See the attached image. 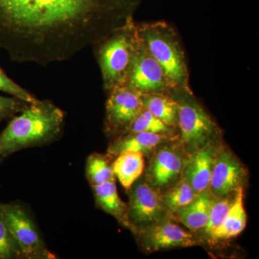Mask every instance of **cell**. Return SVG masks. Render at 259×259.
Wrapping results in <instances>:
<instances>
[{"instance_id": "obj_1", "label": "cell", "mask_w": 259, "mask_h": 259, "mask_svg": "<svg viewBox=\"0 0 259 259\" xmlns=\"http://www.w3.org/2000/svg\"><path fill=\"white\" fill-rule=\"evenodd\" d=\"M141 0H0V49L14 62L70 60L132 18Z\"/></svg>"}, {"instance_id": "obj_2", "label": "cell", "mask_w": 259, "mask_h": 259, "mask_svg": "<svg viewBox=\"0 0 259 259\" xmlns=\"http://www.w3.org/2000/svg\"><path fill=\"white\" fill-rule=\"evenodd\" d=\"M64 120V112L50 100L30 103L0 133V161L22 150L55 141L62 134Z\"/></svg>"}, {"instance_id": "obj_3", "label": "cell", "mask_w": 259, "mask_h": 259, "mask_svg": "<svg viewBox=\"0 0 259 259\" xmlns=\"http://www.w3.org/2000/svg\"><path fill=\"white\" fill-rule=\"evenodd\" d=\"M140 44L137 25L132 17L93 46L107 93L125 85Z\"/></svg>"}, {"instance_id": "obj_4", "label": "cell", "mask_w": 259, "mask_h": 259, "mask_svg": "<svg viewBox=\"0 0 259 259\" xmlns=\"http://www.w3.org/2000/svg\"><path fill=\"white\" fill-rule=\"evenodd\" d=\"M140 38L161 65L175 91H190L185 52L176 30L166 22L137 25Z\"/></svg>"}, {"instance_id": "obj_5", "label": "cell", "mask_w": 259, "mask_h": 259, "mask_svg": "<svg viewBox=\"0 0 259 259\" xmlns=\"http://www.w3.org/2000/svg\"><path fill=\"white\" fill-rule=\"evenodd\" d=\"M180 97L178 103V125L186 149L193 153L212 141L218 127L203 107L191 97V92L177 90Z\"/></svg>"}, {"instance_id": "obj_6", "label": "cell", "mask_w": 259, "mask_h": 259, "mask_svg": "<svg viewBox=\"0 0 259 259\" xmlns=\"http://www.w3.org/2000/svg\"><path fill=\"white\" fill-rule=\"evenodd\" d=\"M0 213L20 249L22 258H56L48 249L35 223L23 205L0 202Z\"/></svg>"}, {"instance_id": "obj_7", "label": "cell", "mask_w": 259, "mask_h": 259, "mask_svg": "<svg viewBox=\"0 0 259 259\" xmlns=\"http://www.w3.org/2000/svg\"><path fill=\"white\" fill-rule=\"evenodd\" d=\"M125 85L141 95H166L175 92L161 65L150 54L141 40Z\"/></svg>"}, {"instance_id": "obj_8", "label": "cell", "mask_w": 259, "mask_h": 259, "mask_svg": "<svg viewBox=\"0 0 259 259\" xmlns=\"http://www.w3.org/2000/svg\"><path fill=\"white\" fill-rule=\"evenodd\" d=\"M142 95L122 85L108 93L105 105V125L112 134L123 135L144 110Z\"/></svg>"}, {"instance_id": "obj_9", "label": "cell", "mask_w": 259, "mask_h": 259, "mask_svg": "<svg viewBox=\"0 0 259 259\" xmlns=\"http://www.w3.org/2000/svg\"><path fill=\"white\" fill-rule=\"evenodd\" d=\"M128 190L127 219L131 229L146 228L163 220L166 207L157 191L144 182L134 184Z\"/></svg>"}, {"instance_id": "obj_10", "label": "cell", "mask_w": 259, "mask_h": 259, "mask_svg": "<svg viewBox=\"0 0 259 259\" xmlns=\"http://www.w3.org/2000/svg\"><path fill=\"white\" fill-rule=\"evenodd\" d=\"M245 176L244 168L231 153L218 152L211 175L209 190L215 197H226L241 188Z\"/></svg>"}, {"instance_id": "obj_11", "label": "cell", "mask_w": 259, "mask_h": 259, "mask_svg": "<svg viewBox=\"0 0 259 259\" xmlns=\"http://www.w3.org/2000/svg\"><path fill=\"white\" fill-rule=\"evenodd\" d=\"M144 230L143 241L148 249L158 250L177 247H190L196 244L193 236L180 226L169 221L159 222Z\"/></svg>"}, {"instance_id": "obj_12", "label": "cell", "mask_w": 259, "mask_h": 259, "mask_svg": "<svg viewBox=\"0 0 259 259\" xmlns=\"http://www.w3.org/2000/svg\"><path fill=\"white\" fill-rule=\"evenodd\" d=\"M218 151L212 141L192 153L183 168V178L197 194L209 187L211 175Z\"/></svg>"}, {"instance_id": "obj_13", "label": "cell", "mask_w": 259, "mask_h": 259, "mask_svg": "<svg viewBox=\"0 0 259 259\" xmlns=\"http://www.w3.org/2000/svg\"><path fill=\"white\" fill-rule=\"evenodd\" d=\"M182 156L171 148H161L155 155L149 170L151 185L164 189L177 180L184 168Z\"/></svg>"}, {"instance_id": "obj_14", "label": "cell", "mask_w": 259, "mask_h": 259, "mask_svg": "<svg viewBox=\"0 0 259 259\" xmlns=\"http://www.w3.org/2000/svg\"><path fill=\"white\" fill-rule=\"evenodd\" d=\"M215 196L210 190L197 194L192 202L174 212L177 219L192 231L203 229L207 225Z\"/></svg>"}, {"instance_id": "obj_15", "label": "cell", "mask_w": 259, "mask_h": 259, "mask_svg": "<svg viewBox=\"0 0 259 259\" xmlns=\"http://www.w3.org/2000/svg\"><path fill=\"white\" fill-rule=\"evenodd\" d=\"M165 139V135L146 132L128 133L121 135L109 146L107 156L115 158L123 152H149Z\"/></svg>"}, {"instance_id": "obj_16", "label": "cell", "mask_w": 259, "mask_h": 259, "mask_svg": "<svg viewBox=\"0 0 259 259\" xmlns=\"http://www.w3.org/2000/svg\"><path fill=\"white\" fill-rule=\"evenodd\" d=\"M92 187L97 205L107 214L115 218L121 224L131 228L127 219V204L119 196L115 179Z\"/></svg>"}, {"instance_id": "obj_17", "label": "cell", "mask_w": 259, "mask_h": 259, "mask_svg": "<svg viewBox=\"0 0 259 259\" xmlns=\"http://www.w3.org/2000/svg\"><path fill=\"white\" fill-rule=\"evenodd\" d=\"M236 193L234 200L232 202L222 224L210 236L212 239H228L238 236L245 229L247 218L243 207V190L239 188Z\"/></svg>"}, {"instance_id": "obj_18", "label": "cell", "mask_w": 259, "mask_h": 259, "mask_svg": "<svg viewBox=\"0 0 259 259\" xmlns=\"http://www.w3.org/2000/svg\"><path fill=\"white\" fill-rule=\"evenodd\" d=\"M112 167L114 175L122 187L129 190L144 171V154L139 152L120 153L116 156Z\"/></svg>"}, {"instance_id": "obj_19", "label": "cell", "mask_w": 259, "mask_h": 259, "mask_svg": "<svg viewBox=\"0 0 259 259\" xmlns=\"http://www.w3.org/2000/svg\"><path fill=\"white\" fill-rule=\"evenodd\" d=\"M144 108L170 127L178 125V103L164 94L142 95Z\"/></svg>"}, {"instance_id": "obj_20", "label": "cell", "mask_w": 259, "mask_h": 259, "mask_svg": "<svg viewBox=\"0 0 259 259\" xmlns=\"http://www.w3.org/2000/svg\"><path fill=\"white\" fill-rule=\"evenodd\" d=\"M108 156L93 153L87 160L86 176L92 187L102 185L108 181L114 180L112 163Z\"/></svg>"}, {"instance_id": "obj_21", "label": "cell", "mask_w": 259, "mask_h": 259, "mask_svg": "<svg viewBox=\"0 0 259 259\" xmlns=\"http://www.w3.org/2000/svg\"><path fill=\"white\" fill-rule=\"evenodd\" d=\"M197 194L185 179L182 178L179 183L167 192L163 204L166 208L175 212L193 201Z\"/></svg>"}, {"instance_id": "obj_22", "label": "cell", "mask_w": 259, "mask_h": 259, "mask_svg": "<svg viewBox=\"0 0 259 259\" xmlns=\"http://www.w3.org/2000/svg\"><path fill=\"white\" fill-rule=\"evenodd\" d=\"M137 132L151 133L166 136L171 134V127L155 117L147 109L144 108L142 112L135 119L126 134Z\"/></svg>"}, {"instance_id": "obj_23", "label": "cell", "mask_w": 259, "mask_h": 259, "mask_svg": "<svg viewBox=\"0 0 259 259\" xmlns=\"http://www.w3.org/2000/svg\"><path fill=\"white\" fill-rule=\"evenodd\" d=\"M21 253L0 213V259H20Z\"/></svg>"}, {"instance_id": "obj_24", "label": "cell", "mask_w": 259, "mask_h": 259, "mask_svg": "<svg viewBox=\"0 0 259 259\" xmlns=\"http://www.w3.org/2000/svg\"><path fill=\"white\" fill-rule=\"evenodd\" d=\"M232 202L228 199L216 201L213 204L207 225L203 228L204 233L210 237L214 231L222 224Z\"/></svg>"}, {"instance_id": "obj_25", "label": "cell", "mask_w": 259, "mask_h": 259, "mask_svg": "<svg viewBox=\"0 0 259 259\" xmlns=\"http://www.w3.org/2000/svg\"><path fill=\"white\" fill-rule=\"evenodd\" d=\"M0 92L8 94L10 96L17 97L28 103H32L37 100L25 88L10 78L1 67H0Z\"/></svg>"}, {"instance_id": "obj_26", "label": "cell", "mask_w": 259, "mask_h": 259, "mask_svg": "<svg viewBox=\"0 0 259 259\" xmlns=\"http://www.w3.org/2000/svg\"><path fill=\"white\" fill-rule=\"evenodd\" d=\"M30 104L17 97L0 95V124L4 121H9L23 111Z\"/></svg>"}]
</instances>
